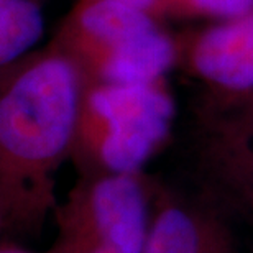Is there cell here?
Wrapping results in <instances>:
<instances>
[{
  "label": "cell",
  "mask_w": 253,
  "mask_h": 253,
  "mask_svg": "<svg viewBox=\"0 0 253 253\" xmlns=\"http://www.w3.org/2000/svg\"><path fill=\"white\" fill-rule=\"evenodd\" d=\"M87 85L51 40L0 66V217L33 232L54 207V174L71 155Z\"/></svg>",
  "instance_id": "obj_1"
},
{
  "label": "cell",
  "mask_w": 253,
  "mask_h": 253,
  "mask_svg": "<svg viewBox=\"0 0 253 253\" xmlns=\"http://www.w3.org/2000/svg\"><path fill=\"white\" fill-rule=\"evenodd\" d=\"M160 22L120 0H76L53 42L87 84L153 83L179 59V43Z\"/></svg>",
  "instance_id": "obj_2"
},
{
  "label": "cell",
  "mask_w": 253,
  "mask_h": 253,
  "mask_svg": "<svg viewBox=\"0 0 253 253\" xmlns=\"http://www.w3.org/2000/svg\"><path fill=\"white\" fill-rule=\"evenodd\" d=\"M173 119L165 79L87 84L71 155L87 174H136L168 136Z\"/></svg>",
  "instance_id": "obj_3"
},
{
  "label": "cell",
  "mask_w": 253,
  "mask_h": 253,
  "mask_svg": "<svg viewBox=\"0 0 253 253\" xmlns=\"http://www.w3.org/2000/svg\"><path fill=\"white\" fill-rule=\"evenodd\" d=\"M59 235L48 253H141L148 207L136 174H87L56 211Z\"/></svg>",
  "instance_id": "obj_4"
},
{
  "label": "cell",
  "mask_w": 253,
  "mask_h": 253,
  "mask_svg": "<svg viewBox=\"0 0 253 253\" xmlns=\"http://www.w3.org/2000/svg\"><path fill=\"white\" fill-rule=\"evenodd\" d=\"M178 63L227 100L253 92V10L179 43Z\"/></svg>",
  "instance_id": "obj_5"
},
{
  "label": "cell",
  "mask_w": 253,
  "mask_h": 253,
  "mask_svg": "<svg viewBox=\"0 0 253 253\" xmlns=\"http://www.w3.org/2000/svg\"><path fill=\"white\" fill-rule=\"evenodd\" d=\"M43 32L44 15L38 0H17L0 15V66L33 49Z\"/></svg>",
  "instance_id": "obj_6"
},
{
  "label": "cell",
  "mask_w": 253,
  "mask_h": 253,
  "mask_svg": "<svg viewBox=\"0 0 253 253\" xmlns=\"http://www.w3.org/2000/svg\"><path fill=\"white\" fill-rule=\"evenodd\" d=\"M141 253H201L194 220L178 207L165 209L150 225Z\"/></svg>",
  "instance_id": "obj_7"
},
{
  "label": "cell",
  "mask_w": 253,
  "mask_h": 253,
  "mask_svg": "<svg viewBox=\"0 0 253 253\" xmlns=\"http://www.w3.org/2000/svg\"><path fill=\"white\" fill-rule=\"evenodd\" d=\"M136 8L145 10L155 18H192L201 17L199 10L192 0H120Z\"/></svg>",
  "instance_id": "obj_8"
},
{
  "label": "cell",
  "mask_w": 253,
  "mask_h": 253,
  "mask_svg": "<svg viewBox=\"0 0 253 253\" xmlns=\"http://www.w3.org/2000/svg\"><path fill=\"white\" fill-rule=\"evenodd\" d=\"M201 15L215 18H234L253 10V0H192Z\"/></svg>",
  "instance_id": "obj_9"
},
{
  "label": "cell",
  "mask_w": 253,
  "mask_h": 253,
  "mask_svg": "<svg viewBox=\"0 0 253 253\" xmlns=\"http://www.w3.org/2000/svg\"><path fill=\"white\" fill-rule=\"evenodd\" d=\"M232 102H237V105L244 110L245 117H253V92L244 95V97L232 99Z\"/></svg>",
  "instance_id": "obj_10"
},
{
  "label": "cell",
  "mask_w": 253,
  "mask_h": 253,
  "mask_svg": "<svg viewBox=\"0 0 253 253\" xmlns=\"http://www.w3.org/2000/svg\"><path fill=\"white\" fill-rule=\"evenodd\" d=\"M15 2H17V0H0V15H2L7 8L12 7Z\"/></svg>",
  "instance_id": "obj_11"
},
{
  "label": "cell",
  "mask_w": 253,
  "mask_h": 253,
  "mask_svg": "<svg viewBox=\"0 0 253 253\" xmlns=\"http://www.w3.org/2000/svg\"><path fill=\"white\" fill-rule=\"evenodd\" d=\"M0 253H28V252L17 249V247H2V249H0Z\"/></svg>",
  "instance_id": "obj_12"
},
{
  "label": "cell",
  "mask_w": 253,
  "mask_h": 253,
  "mask_svg": "<svg viewBox=\"0 0 253 253\" xmlns=\"http://www.w3.org/2000/svg\"><path fill=\"white\" fill-rule=\"evenodd\" d=\"M242 119H244L245 122H249V124H250V126H252V128H253V117H245V115H242ZM249 165H250V168H252V171H253V150L250 151Z\"/></svg>",
  "instance_id": "obj_13"
},
{
  "label": "cell",
  "mask_w": 253,
  "mask_h": 253,
  "mask_svg": "<svg viewBox=\"0 0 253 253\" xmlns=\"http://www.w3.org/2000/svg\"><path fill=\"white\" fill-rule=\"evenodd\" d=\"M3 227V222H2V217H0V229Z\"/></svg>",
  "instance_id": "obj_14"
}]
</instances>
